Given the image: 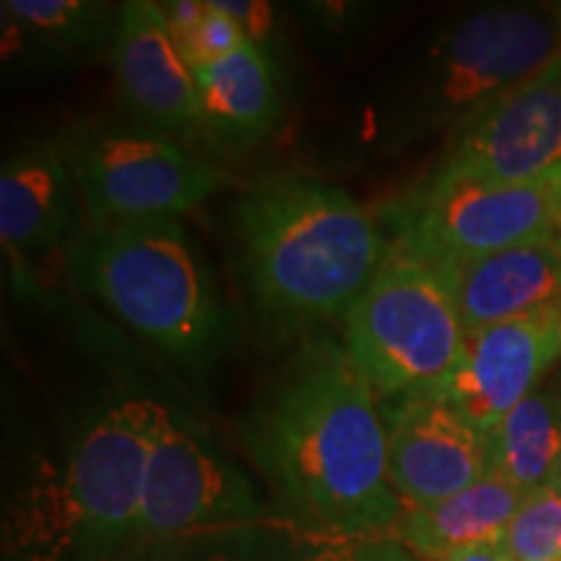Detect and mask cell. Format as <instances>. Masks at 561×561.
I'll use <instances>...</instances> for the list:
<instances>
[{
	"label": "cell",
	"mask_w": 561,
	"mask_h": 561,
	"mask_svg": "<svg viewBox=\"0 0 561 561\" xmlns=\"http://www.w3.org/2000/svg\"><path fill=\"white\" fill-rule=\"evenodd\" d=\"M559 364L561 307H546L466 333L460 362L439 401L489 434Z\"/></svg>",
	"instance_id": "8fae6325"
},
{
	"label": "cell",
	"mask_w": 561,
	"mask_h": 561,
	"mask_svg": "<svg viewBox=\"0 0 561 561\" xmlns=\"http://www.w3.org/2000/svg\"><path fill=\"white\" fill-rule=\"evenodd\" d=\"M159 403L96 413L3 504V561H110L138 541L140 491Z\"/></svg>",
	"instance_id": "3957f363"
},
{
	"label": "cell",
	"mask_w": 561,
	"mask_h": 561,
	"mask_svg": "<svg viewBox=\"0 0 561 561\" xmlns=\"http://www.w3.org/2000/svg\"><path fill=\"white\" fill-rule=\"evenodd\" d=\"M369 538H331L297 528L273 530L265 561H369Z\"/></svg>",
	"instance_id": "603a6c76"
},
{
	"label": "cell",
	"mask_w": 561,
	"mask_h": 561,
	"mask_svg": "<svg viewBox=\"0 0 561 561\" xmlns=\"http://www.w3.org/2000/svg\"><path fill=\"white\" fill-rule=\"evenodd\" d=\"M70 178L60 144L42 140L3 161L0 172V240L16 257L58 248L70 224Z\"/></svg>",
	"instance_id": "9a60e30c"
},
{
	"label": "cell",
	"mask_w": 561,
	"mask_h": 561,
	"mask_svg": "<svg viewBox=\"0 0 561 561\" xmlns=\"http://www.w3.org/2000/svg\"><path fill=\"white\" fill-rule=\"evenodd\" d=\"M265 517L268 510L250 476L187 413L159 403L140 491L138 538L157 541L265 523Z\"/></svg>",
	"instance_id": "9c48e42d"
},
{
	"label": "cell",
	"mask_w": 561,
	"mask_h": 561,
	"mask_svg": "<svg viewBox=\"0 0 561 561\" xmlns=\"http://www.w3.org/2000/svg\"><path fill=\"white\" fill-rule=\"evenodd\" d=\"M276 525L252 523L149 541L146 561H265Z\"/></svg>",
	"instance_id": "ffe728a7"
},
{
	"label": "cell",
	"mask_w": 561,
	"mask_h": 561,
	"mask_svg": "<svg viewBox=\"0 0 561 561\" xmlns=\"http://www.w3.org/2000/svg\"><path fill=\"white\" fill-rule=\"evenodd\" d=\"M442 271L466 333L561 307V231Z\"/></svg>",
	"instance_id": "5bb4252c"
},
{
	"label": "cell",
	"mask_w": 561,
	"mask_h": 561,
	"mask_svg": "<svg viewBox=\"0 0 561 561\" xmlns=\"http://www.w3.org/2000/svg\"><path fill=\"white\" fill-rule=\"evenodd\" d=\"M437 561H510L507 553L500 549V543L489 546H473V549L455 551L450 557H442Z\"/></svg>",
	"instance_id": "484cf974"
},
{
	"label": "cell",
	"mask_w": 561,
	"mask_h": 561,
	"mask_svg": "<svg viewBox=\"0 0 561 561\" xmlns=\"http://www.w3.org/2000/svg\"><path fill=\"white\" fill-rule=\"evenodd\" d=\"M244 45H250V42L240 30V24L227 11H221L216 0H208L206 13L193 26V32L180 42L178 53L187 62V68L195 70L208 66V62L229 58L231 53L242 50Z\"/></svg>",
	"instance_id": "7402d4cb"
},
{
	"label": "cell",
	"mask_w": 561,
	"mask_h": 561,
	"mask_svg": "<svg viewBox=\"0 0 561 561\" xmlns=\"http://www.w3.org/2000/svg\"><path fill=\"white\" fill-rule=\"evenodd\" d=\"M198 87L201 133L227 146H250L276 128L284 110L276 58L244 45L193 70Z\"/></svg>",
	"instance_id": "2e32d148"
},
{
	"label": "cell",
	"mask_w": 561,
	"mask_h": 561,
	"mask_svg": "<svg viewBox=\"0 0 561 561\" xmlns=\"http://www.w3.org/2000/svg\"><path fill=\"white\" fill-rule=\"evenodd\" d=\"M367 553L369 561H424L398 538H369Z\"/></svg>",
	"instance_id": "d4e9b609"
},
{
	"label": "cell",
	"mask_w": 561,
	"mask_h": 561,
	"mask_svg": "<svg viewBox=\"0 0 561 561\" xmlns=\"http://www.w3.org/2000/svg\"><path fill=\"white\" fill-rule=\"evenodd\" d=\"M500 549L510 561H561V491L553 483L523 496Z\"/></svg>",
	"instance_id": "44dd1931"
},
{
	"label": "cell",
	"mask_w": 561,
	"mask_h": 561,
	"mask_svg": "<svg viewBox=\"0 0 561 561\" xmlns=\"http://www.w3.org/2000/svg\"><path fill=\"white\" fill-rule=\"evenodd\" d=\"M523 491L486 471L479 481L430 507L405 510L392 538L424 561H437L473 546L500 543L523 504Z\"/></svg>",
	"instance_id": "e0dca14e"
},
{
	"label": "cell",
	"mask_w": 561,
	"mask_h": 561,
	"mask_svg": "<svg viewBox=\"0 0 561 561\" xmlns=\"http://www.w3.org/2000/svg\"><path fill=\"white\" fill-rule=\"evenodd\" d=\"M557 11H559V19H561V5H557Z\"/></svg>",
	"instance_id": "f1b7e54d"
},
{
	"label": "cell",
	"mask_w": 561,
	"mask_h": 561,
	"mask_svg": "<svg viewBox=\"0 0 561 561\" xmlns=\"http://www.w3.org/2000/svg\"><path fill=\"white\" fill-rule=\"evenodd\" d=\"M234 234L250 297L276 325L346 318L377 276L390 240L341 187L271 174L240 195Z\"/></svg>",
	"instance_id": "7a4b0ae2"
},
{
	"label": "cell",
	"mask_w": 561,
	"mask_h": 561,
	"mask_svg": "<svg viewBox=\"0 0 561 561\" xmlns=\"http://www.w3.org/2000/svg\"><path fill=\"white\" fill-rule=\"evenodd\" d=\"M68 278L117 320L187 367H208L231 318L178 219L89 224L66 248Z\"/></svg>",
	"instance_id": "277c9868"
},
{
	"label": "cell",
	"mask_w": 561,
	"mask_h": 561,
	"mask_svg": "<svg viewBox=\"0 0 561 561\" xmlns=\"http://www.w3.org/2000/svg\"><path fill=\"white\" fill-rule=\"evenodd\" d=\"M561 55L557 9L491 5L439 32L398 94V138L453 133Z\"/></svg>",
	"instance_id": "5b68a950"
},
{
	"label": "cell",
	"mask_w": 561,
	"mask_h": 561,
	"mask_svg": "<svg viewBox=\"0 0 561 561\" xmlns=\"http://www.w3.org/2000/svg\"><path fill=\"white\" fill-rule=\"evenodd\" d=\"M343 320L351 362L377 403L439 398L466 343L445 271L396 248Z\"/></svg>",
	"instance_id": "8992f818"
},
{
	"label": "cell",
	"mask_w": 561,
	"mask_h": 561,
	"mask_svg": "<svg viewBox=\"0 0 561 561\" xmlns=\"http://www.w3.org/2000/svg\"><path fill=\"white\" fill-rule=\"evenodd\" d=\"M390 248L421 261L453 265L494 255L561 231V174L500 185L462 182L439 191H413L385 210Z\"/></svg>",
	"instance_id": "ba28073f"
},
{
	"label": "cell",
	"mask_w": 561,
	"mask_h": 561,
	"mask_svg": "<svg viewBox=\"0 0 561 561\" xmlns=\"http://www.w3.org/2000/svg\"><path fill=\"white\" fill-rule=\"evenodd\" d=\"M112 60L133 115L167 133H201L195 76L174 47L159 3L128 0L117 5Z\"/></svg>",
	"instance_id": "4fadbf2b"
},
{
	"label": "cell",
	"mask_w": 561,
	"mask_h": 561,
	"mask_svg": "<svg viewBox=\"0 0 561 561\" xmlns=\"http://www.w3.org/2000/svg\"><path fill=\"white\" fill-rule=\"evenodd\" d=\"M553 486H557V489L561 491V466H559V473H557V479H553Z\"/></svg>",
	"instance_id": "83f0119b"
},
{
	"label": "cell",
	"mask_w": 561,
	"mask_h": 561,
	"mask_svg": "<svg viewBox=\"0 0 561 561\" xmlns=\"http://www.w3.org/2000/svg\"><path fill=\"white\" fill-rule=\"evenodd\" d=\"M149 559V541L146 538H138V541H133L130 546H125L112 557L110 561H146Z\"/></svg>",
	"instance_id": "4316f807"
},
{
	"label": "cell",
	"mask_w": 561,
	"mask_h": 561,
	"mask_svg": "<svg viewBox=\"0 0 561 561\" xmlns=\"http://www.w3.org/2000/svg\"><path fill=\"white\" fill-rule=\"evenodd\" d=\"M489 471L523 494L551 486L561 466V364L486 434Z\"/></svg>",
	"instance_id": "ac0fdd59"
},
{
	"label": "cell",
	"mask_w": 561,
	"mask_h": 561,
	"mask_svg": "<svg viewBox=\"0 0 561 561\" xmlns=\"http://www.w3.org/2000/svg\"><path fill=\"white\" fill-rule=\"evenodd\" d=\"M216 3L240 24L250 45L273 58L271 42L276 37V11L271 3H261V0H216Z\"/></svg>",
	"instance_id": "cb8c5ba5"
},
{
	"label": "cell",
	"mask_w": 561,
	"mask_h": 561,
	"mask_svg": "<svg viewBox=\"0 0 561 561\" xmlns=\"http://www.w3.org/2000/svg\"><path fill=\"white\" fill-rule=\"evenodd\" d=\"M242 439L289 528L392 538L405 507L388 476L382 411L346 346L301 348L244 419Z\"/></svg>",
	"instance_id": "6da1fadb"
},
{
	"label": "cell",
	"mask_w": 561,
	"mask_h": 561,
	"mask_svg": "<svg viewBox=\"0 0 561 561\" xmlns=\"http://www.w3.org/2000/svg\"><path fill=\"white\" fill-rule=\"evenodd\" d=\"M561 174V55L447 133L416 191L462 182H538Z\"/></svg>",
	"instance_id": "30bf717a"
},
{
	"label": "cell",
	"mask_w": 561,
	"mask_h": 561,
	"mask_svg": "<svg viewBox=\"0 0 561 561\" xmlns=\"http://www.w3.org/2000/svg\"><path fill=\"white\" fill-rule=\"evenodd\" d=\"M3 21L53 50H87L115 34L117 9L91 0H5Z\"/></svg>",
	"instance_id": "d6986e66"
},
{
	"label": "cell",
	"mask_w": 561,
	"mask_h": 561,
	"mask_svg": "<svg viewBox=\"0 0 561 561\" xmlns=\"http://www.w3.org/2000/svg\"><path fill=\"white\" fill-rule=\"evenodd\" d=\"M388 476L403 507H430L489 471L486 434L439 398H401L380 405Z\"/></svg>",
	"instance_id": "7c38bea8"
},
{
	"label": "cell",
	"mask_w": 561,
	"mask_h": 561,
	"mask_svg": "<svg viewBox=\"0 0 561 561\" xmlns=\"http://www.w3.org/2000/svg\"><path fill=\"white\" fill-rule=\"evenodd\" d=\"M91 224L178 219L224 187V172L157 128L94 125L60 144Z\"/></svg>",
	"instance_id": "52a82bcc"
}]
</instances>
